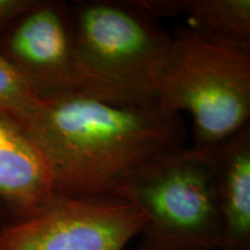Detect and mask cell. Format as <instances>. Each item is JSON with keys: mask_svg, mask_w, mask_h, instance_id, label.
<instances>
[{"mask_svg": "<svg viewBox=\"0 0 250 250\" xmlns=\"http://www.w3.org/2000/svg\"><path fill=\"white\" fill-rule=\"evenodd\" d=\"M214 183L223 224L220 250H250V126L213 149Z\"/></svg>", "mask_w": 250, "mask_h": 250, "instance_id": "obj_8", "label": "cell"}, {"mask_svg": "<svg viewBox=\"0 0 250 250\" xmlns=\"http://www.w3.org/2000/svg\"><path fill=\"white\" fill-rule=\"evenodd\" d=\"M55 195L51 168L39 144L20 121L0 110V208L15 220Z\"/></svg>", "mask_w": 250, "mask_h": 250, "instance_id": "obj_7", "label": "cell"}, {"mask_svg": "<svg viewBox=\"0 0 250 250\" xmlns=\"http://www.w3.org/2000/svg\"><path fill=\"white\" fill-rule=\"evenodd\" d=\"M145 224L144 212L118 196L55 195L0 227V250H123Z\"/></svg>", "mask_w": 250, "mask_h": 250, "instance_id": "obj_6", "label": "cell"}, {"mask_svg": "<svg viewBox=\"0 0 250 250\" xmlns=\"http://www.w3.org/2000/svg\"><path fill=\"white\" fill-rule=\"evenodd\" d=\"M148 83L162 110L191 115L193 148L213 151L249 125L250 46L180 27Z\"/></svg>", "mask_w": 250, "mask_h": 250, "instance_id": "obj_2", "label": "cell"}, {"mask_svg": "<svg viewBox=\"0 0 250 250\" xmlns=\"http://www.w3.org/2000/svg\"><path fill=\"white\" fill-rule=\"evenodd\" d=\"M51 168L55 193L110 196L144 167L184 147L180 115L156 101L71 96L42 100L24 125Z\"/></svg>", "mask_w": 250, "mask_h": 250, "instance_id": "obj_1", "label": "cell"}, {"mask_svg": "<svg viewBox=\"0 0 250 250\" xmlns=\"http://www.w3.org/2000/svg\"><path fill=\"white\" fill-rule=\"evenodd\" d=\"M158 17L187 14L191 29L211 39L250 46L249 0H138Z\"/></svg>", "mask_w": 250, "mask_h": 250, "instance_id": "obj_9", "label": "cell"}, {"mask_svg": "<svg viewBox=\"0 0 250 250\" xmlns=\"http://www.w3.org/2000/svg\"><path fill=\"white\" fill-rule=\"evenodd\" d=\"M137 250H148V249L144 248V247H143V246H140V247H139V248H138V249H137Z\"/></svg>", "mask_w": 250, "mask_h": 250, "instance_id": "obj_12", "label": "cell"}, {"mask_svg": "<svg viewBox=\"0 0 250 250\" xmlns=\"http://www.w3.org/2000/svg\"><path fill=\"white\" fill-rule=\"evenodd\" d=\"M41 103L42 100L0 55V110L26 125Z\"/></svg>", "mask_w": 250, "mask_h": 250, "instance_id": "obj_10", "label": "cell"}, {"mask_svg": "<svg viewBox=\"0 0 250 250\" xmlns=\"http://www.w3.org/2000/svg\"><path fill=\"white\" fill-rule=\"evenodd\" d=\"M0 55L41 100L71 96L155 101L89 71L78 55L68 2L33 0L0 34Z\"/></svg>", "mask_w": 250, "mask_h": 250, "instance_id": "obj_4", "label": "cell"}, {"mask_svg": "<svg viewBox=\"0 0 250 250\" xmlns=\"http://www.w3.org/2000/svg\"><path fill=\"white\" fill-rule=\"evenodd\" d=\"M146 215L148 250H220L223 224L213 151L182 147L144 167L115 192Z\"/></svg>", "mask_w": 250, "mask_h": 250, "instance_id": "obj_3", "label": "cell"}, {"mask_svg": "<svg viewBox=\"0 0 250 250\" xmlns=\"http://www.w3.org/2000/svg\"><path fill=\"white\" fill-rule=\"evenodd\" d=\"M68 11L83 65L103 79L154 98L148 74L171 41L156 18L136 0H76L68 2Z\"/></svg>", "mask_w": 250, "mask_h": 250, "instance_id": "obj_5", "label": "cell"}, {"mask_svg": "<svg viewBox=\"0 0 250 250\" xmlns=\"http://www.w3.org/2000/svg\"><path fill=\"white\" fill-rule=\"evenodd\" d=\"M33 0H0V34L27 9Z\"/></svg>", "mask_w": 250, "mask_h": 250, "instance_id": "obj_11", "label": "cell"}]
</instances>
